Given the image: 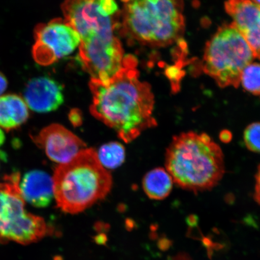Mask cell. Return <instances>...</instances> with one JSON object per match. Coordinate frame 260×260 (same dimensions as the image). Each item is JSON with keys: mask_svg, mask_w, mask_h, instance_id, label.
<instances>
[{"mask_svg": "<svg viewBox=\"0 0 260 260\" xmlns=\"http://www.w3.org/2000/svg\"><path fill=\"white\" fill-rule=\"evenodd\" d=\"M70 119L74 126H79L82 123V116L78 110H72L70 113Z\"/></svg>", "mask_w": 260, "mask_h": 260, "instance_id": "obj_22", "label": "cell"}, {"mask_svg": "<svg viewBox=\"0 0 260 260\" xmlns=\"http://www.w3.org/2000/svg\"><path fill=\"white\" fill-rule=\"evenodd\" d=\"M253 58L242 34L232 24L224 25L206 44L203 70L219 86L238 87L243 70Z\"/></svg>", "mask_w": 260, "mask_h": 260, "instance_id": "obj_5", "label": "cell"}, {"mask_svg": "<svg viewBox=\"0 0 260 260\" xmlns=\"http://www.w3.org/2000/svg\"><path fill=\"white\" fill-rule=\"evenodd\" d=\"M96 154L103 167L112 170L121 166L125 158L124 147L117 142H112L103 145L101 146Z\"/></svg>", "mask_w": 260, "mask_h": 260, "instance_id": "obj_16", "label": "cell"}, {"mask_svg": "<svg viewBox=\"0 0 260 260\" xmlns=\"http://www.w3.org/2000/svg\"><path fill=\"white\" fill-rule=\"evenodd\" d=\"M64 20L80 35L81 41L113 34V16L118 11L115 0H66Z\"/></svg>", "mask_w": 260, "mask_h": 260, "instance_id": "obj_7", "label": "cell"}, {"mask_svg": "<svg viewBox=\"0 0 260 260\" xmlns=\"http://www.w3.org/2000/svg\"><path fill=\"white\" fill-rule=\"evenodd\" d=\"M240 83L247 92L260 96V63H251L245 68Z\"/></svg>", "mask_w": 260, "mask_h": 260, "instance_id": "obj_17", "label": "cell"}, {"mask_svg": "<svg viewBox=\"0 0 260 260\" xmlns=\"http://www.w3.org/2000/svg\"><path fill=\"white\" fill-rule=\"evenodd\" d=\"M243 141L250 151L260 153V122H256L246 126L243 133Z\"/></svg>", "mask_w": 260, "mask_h": 260, "instance_id": "obj_18", "label": "cell"}, {"mask_svg": "<svg viewBox=\"0 0 260 260\" xmlns=\"http://www.w3.org/2000/svg\"><path fill=\"white\" fill-rule=\"evenodd\" d=\"M170 260H193L191 256L186 252H180L172 257Z\"/></svg>", "mask_w": 260, "mask_h": 260, "instance_id": "obj_26", "label": "cell"}, {"mask_svg": "<svg viewBox=\"0 0 260 260\" xmlns=\"http://www.w3.org/2000/svg\"><path fill=\"white\" fill-rule=\"evenodd\" d=\"M79 57L92 79L103 84L121 70L124 58L121 44L113 34L81 41Z\"/></svg>", "mask_w": 260, "mask_h": 260, "instance_id": "obj_8", "label": "cell"}, {"mask_svg": "<svg viewBox=\"0 0 260 260\" xmlns=\"http://www.w3.org/2000/svg\"><path fill=\"white\" fill-rule=\"evenodd\" d=\"M186 237L191 239L201 241L204 236L199 226H196L188 228L186 233Z\"/></svg>", "mask_w": 260, "mask_h": 260, "instance_id": "obj_20", "label": "cell"}, {"mask_svg": "<svg viewBox=\"0 0 260 260\" xmlns=\"http://www.w3.org/2000/svg\"><path fill=\"white\" fill-rule=\"evenodd\" d=\"M123 31L152 47L177 41L185 29L183 0H122Z\"/></svg>", "mask_w": 260, "mask_h": 260, "instance_id": "obj_4", "label": "cell"}, {"mask_svg": "<svg viewBox=\"0 0 260 260\" xmlns=\"http://www.w3.org/2000/svg\"><path fill=\"white\" fill-rule=\"evenodd\" d=\"M24 100L28 107L35 112L54 111L63 103V87L52 78H34L25 87Z\"/></svg>", "mask_w": 260, "mask_h": 260, "instance_id": "obj_12", "label": "cell"}, {"mask_svg": "<svg viewBox=\"0 0 260 260\" xmlns=\"http://www.w3.org/2000/svg\"><path fill=\"white\" fill-rule=\"evenodd\" d=\"M165 169L174 183L194 193L215 187L225 173L222 148L205 133L183 132L166 151Z\"/></svg>", "mask_w": 260, "mask_h": 260, "instance_id": "obj_2", "label": "cell"}, {"mask_svg": "<svg viewBox=\"0 0 260 260\" xmlns=\"http://www.w3.org/2000/svg\"><path fill=\"white\" fill-rule=\"evenodd\" d=\"M20 180V175L14 173L0 183V240L28 245L44 238L50 230L42 217L25 210Z\"/></svg>", "mask_w": 260, "mask_h": 260, "instance_id": "obj_6", "label": "cell"}, {"mask_svg": "<svg viewBox=\"0 0 260 260\" xmlns=\"http://www.w3.org/2000/svg\"><path fill=\"white\" fill-rule=\"evenodd\" d=\"M255 183L254 193H253V199L255 202L260 206V165L255 174Z\"/></svg>", "mask_w": 260, "mask_h": 260, "instance_id": "obj_21", "label": "cell"}, {"mask_svg": "<svg viewBox=\"0 0 260 260\" xmlns=\"http://www.w3.org/2000/svg\"><path fill=\"white\" fill-rule=\"evenodd\" d=\"M35 34L32 55L38 63L44 66L69 56L81 42L79 34L64 19H53L39 25Z\"/></svg>", "mask_w": 260, "mask_h": 260, "instance_id": "obj_9", "label": "cell"}, {"mask_svg": "<svg viewBox=\"0 0 260 260\" xmlns=\"http://www.w3.org/2000/svg\"><path fill=\"white\" fill-rule=\"evenodd\" d=\"M165 74L171 81L172 91L174 93L178 92L180 81L183 77V72L181 70V68L178 65L168 67L165 71Z\"/></svg>", "mask_w": 260, "mask_h": 260, "instance_id": "obj_19", "label": "cell"}, {"mask_svg": "<svg viewBox=\"0 0 260 260\" xmlns=\"http://www.w3.org/2000/svg\"><path fill=\"white\" fill-rule=\"evenodd\" d=\"M28 109L24 99L16 94L0 96V127L12 130L27 121Z\"/></svg>", "mask_w": 260, "mask_h": 260, "instance_id": "obj_14", "label": "cell"}, {"mask_svg": "<svg viewBox=\"0 0 260 260\" xmlns=\"http://www.w3.org/2000/svg\"><path fill=\"white\" fill-rule=\"evenodd\" d=\"M54 197L63 212L77 214L105 198L112 186L110 172L93 149H84L54 172Z\"/></svg>", "mask_w": 260, "mask_h": 260, "instance_id": "obj_3", "label": "cell"}, {"mask_svg": "<svg viewBox=\"0 0 260 260\" xmlns=\"http://www.w3.org/2000/svg\"><path fill=\"white\" fill-rule=\"evenodd\" d=\"M173 245V242L172 240L167 238V237H164L160 239L158 243L159 248H160L162 251H167Z\"/></svg>", "mask_w": 260, "mask_h": 260, "instance_id": "obj_24", "label": "cell"}, {"mask_svg": "<svg viewBox=\"0 0 260 260\" xmlns=\"http://www.w3.org/2000/svg\"><path fill=\"white\" fill-rule=\"evenodd\" d=\"M233 135L232 132L228 129H223L219 133V139L221 141L225 144L232 141Z\"/></svg>", "mask_w": 260, "mask_h": 260, "instance_id": "obj_23", "label": "cell"}, {"mask_svg": "<svg viewBox=\"0 0 260 260\" xmlns=\"http://www.w3.org/2000/svg\"><path fill=\"white\" fill-rule=\"evenodd\" d=\"M174 181L166 169H154L145 175L143 180L145 193L152 200H162L171 193Z\"/></svg>", "mask_w": 260, "mask_h": 260, "instance_id": "obj_15", "label": "cell"}, {"mask_svg": "<svg viewBox=\"0 0 260 260\" xmlns=\"http://www.w3.org/2000/svg\"><path fill=\"white\" fill-rule=\"evenodd\" d=\"M186 221L188 226L193 227L198 226L199 219H198V217L197 215L190 214V215L187 217Z\"/></svg>", "mask_w": 260, "mask_h": 260, "instance_id": "obj_27", "label": "cell"}, {"mask_svg": "<svg viewBox=\"0 0 260 260\" xmlns=\"http://www.w3.org/2000/svg\"><path fill=\"white\" fill-rule=\"evenodd\" d=\"M226 12L232 25L248 42L254 57L260 60V6L251 0H227Z\"/></svg>", "mask_w": 260, "mask_h": 260, "instance_id": "obj_11", "label": "cell"}, {"mask_svg": "<svg viewBox=\"0 0 260 260\" xmlns=\"http://www.w3.org/2000/svg\"><path fill=\"white\" fill-rule=\"evenodd\" d=\"M24 201L37 207H46L54 197L53 180L42 171H32L24 175L19 182Z\"/></svg>", "mask_w": 260, "mask_h": 260, "instance_id": "obj_13", "label": "cell"}, {"mask_svg": "<svg viewBox=\"0 0 260 260\" xmlns=\"http://www.w3.org/2000/svg\"><path fill=\"white\" fill-rule=\"evenodd\" d=\"M8 81L5 75L0 72V96L3 95V93L7 89Z\"/></svg>", "mask_w": 260, "mask_h": 260, "instance_id": "obj_25", "label": "cell"}, {"mask_svg": "<svg viewBox=\"0 0 260 260\" xmlns=\"http://www.w3.org/2000/svg\"><path fill=\"white\" fill-rule=\"evenodd\" d=\"M138 61L128 55L122 67L106 84L91 79V114L115 130L126 143L157 125L153 116L154 96L149 84L139 80Z\"/></svg>", "mask_w": 260, "mask_h": 260, "instance_id": "obj_1", "label": "cell"}, {"mask_svg": "<svg viewBox=\"0 0 260 260\" xmlns=\"http://www.w3.org/2000/svg\"><path fill=\"white\" fill-rule=\"evenodd\" d=\"M251 1L254 3L256 5L260 6V0H251Z\"/></svg>", "mask_w": 260, "mask_h": 260, "instance_id": "obj_29", "label": "cell"}, {"mask_svg": "<svg viewBox=\"0 0 260 260\" xmlns=\"http://www.w3.org/2000/svg\"><path fill=\"white\" fill-rule=\"evenodd\" d=\"M32 139L51 160L60 165L72 160L86 146L82 140L59 124L47 126Z\"/></svg>", "mask_w": 260, "mask_h": 260, "instance_id": "obj_10", "label": "cell"}, {"mask_svg": "<svg viewBox=\"0 0 260 260\" xmlns=\"http://www.w3.org/2000/svg\"><path fill=\"white\" fill-rule=\"evenodd\" d=\"M5 141V135L4 133L0 129V146H1Z\"/></svg>", "mask_w": 260, "mask_h": 260, "instance_id": "obj_28", "label": "cell"}]
</instances>
